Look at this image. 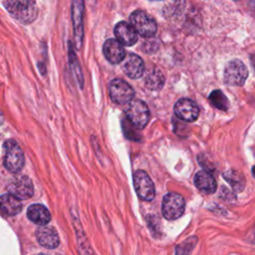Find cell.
<instances>
[{
    "label": "cell",
    "instance_id": "9",
    "mask_svg": "<svg viewBox=\"0 0 255 255\" xmlns=\"http://www.w3.org/2000/svg\"><path fill=\"white\" fill-rule=\"evenodd\" d=\"M9 194L18 199H28L34 193V186L32 180L28 176H18L13 178L7 186Z\"/></svg>",
    "mask_w": 255,
    "mask_h": 255
},
{
    "label": "cell",
    "instance_id": "19",
    "mask_svg": "<svg viewBox=\"0 0 255 255\" xmlns=\"http://www.w3.org/2000/svg\"><path fill=\"white\" fill-rule=\"evenodd\" d=\"M163 84H164V77L162 73L157 69H153L149 71L144 78V85L149 90H152V91L161 89Z\"/></svg>",
    "mask_w": 255,
    "mask_h": 255
},
{
    "label": "cell",
    "instance_id": "25",
    "mask_svg": "<svg viewBox=\"0 0 255 255\" xmlns=\"http://www.w3.org/2000/svg\"><path fill=\"white\" fill-rule=\"evenodd\" d=\"M251 61H252L253 66H254V68H255V55H253V56L251 57Z\"/></svg>",
    "mask_w": 255,
    "mask_h": 255
},
{
    "label": "cell",
    "instance_id": "3",
    "mask_svg": "<svg viewBox=\"0 0 255 255\" xmlns=\"http://www.w3.org/2000/svg\"><path fill=\"white\" fill-rule=\"evenodd\" d=\"M126 120L135 128H143L150 118L147 105L141 100H132L125 111Z\"/></svg>",
    "mask_w": 255,
    "mask_h": 255
},
{
    "label": "cell",
    "instance_id": "14",
    "mask_svg": "<svg viewBox=\"0 0 255 255\" xmlns=\"http://www.w3.org/2000/svg\"><path fill=\"white\" fill-rule=\"evenodd\" d=\"M115 35L117 40L125 46H131L136 43L137 41V34L134 31V29L131 27L130 24L122 21L119 22L115 29H114Z\"/></svg>",
    "mask_w": 255,
    "mask_h": 255
},
{
    "label": "cell",
    "instance_id": "17",
    "mask_svg": "<svg viewBox=\"0 0 255 255\" xmlns=\"http://www.w3.org/2000/svg\"><path fill=\"white\" fill-rule=\"evenodd\" d=\"M27 217L33 223L40 226H45L51 220L50 211L42 204L30 205L27 209Z\"/></svg>",
    "mask_w": 255,
    "mask_h": 255
},
{
    "label": "cell",
    "instance_id": "20",
    "mask_svg": "<svg viewBox=\"0 0 255 255\" xmlns=\"http://www.w3.org/2000/svg\"><path fill=\"white\" fill-rule=\"evenodd\" d=\"M223 177L226 181L230 183V185L233 187L234 190L241 191L244 188L245 179L240 172L233 169H229L223 173Z\"/></svg>",
    "mask_w": 255,
    "mask_h": 255
},
{
    "label": "cell",
    "instance_id": "7",
    "mask_svg": "<svg viewBox=\"0 0 255 255\" xmlns=\"http://www.w3.org/2000/svg\"><path fill=\"white\" fill-rule=\"evenodd\" d=\"M109 93L111 100L118 105H127L134 97V90L128 83L121 79H115L110 83Z\"/></svg>",
    "mask_w": 255,
    "mask_h": 255
},
{
    "label": "cell",
    "instance_id": "5",
    "mask_svg": "<svg viewBox=\"0 0 255 255\" xmlns=\"http://www.w3.org/2000/svg\"><path fill=\"white\" fill-rule=\"evenodd\" d=\"M185 209V201L183 197L175 192H169L164 195L161 204L162 215L167 220H175L179 218Z\"/></svg>",
    "mask_w": 255,
    "mask_h": 255
},
{
    "label": "cell",
    "instance_id": "4",
    "mask_svg": "<svg viewBox=\"0 0 255 255\" xmlns=\"http://www.w3.org/2000/svg\"><path fill=\"white\" fill-rule=\"evenodd\" d=\"M130 25L136 32L142 37L148 38L156 33L157 26L155 20L142 10H134L130 16Z\"/></svg>",
    "mask_w": 255,
    "mask_h": 255
},
{
    "label": "cell",
    "instance_id": "8",
    "mask_svg": "<svg viewBox=\"0 0 255 255\" xmlns=\"http://www.w3.org/2000/svg\"><path fill=\"white\" fill-rule=\"evenodd\" d=\"M248 77L245 64L238 60H231L224 70V82L230 86H242Z\"/></svg>",
    "mask_w": 255,
    "mask_h": 255
},
{
    "label": "cell",
    "instance_id": "11",
    "mask_svg": "<svg viewBox=\"0 0 255 255\" xmlns=\"http://www.w3.org/2000/svg\"><path fill=\"white\" fill-rule=\"evenodd\" d=\"M123 70L130 79H138L143 75L144 63L139 56L133 53H128L124 59Z\"/></svg>",
    "mask_w": 255,
    "mask_h": 255
},
{
    "label": "cell",
    "instance_id": "12",
    "mask_svg": "<svg viewBox=\"0 0 255 255\" xmlns=\"http://www.w3.org/2000/svg\"><path fill=\"white\" fill-rule=\"evenodd\" d=\"M103 52L106 59L112 64H119L123 62L126 57L124 46L116 39H108L104 43Z\"/></svg>",
    "mask_w": 255,
    "mask_h": 255
},
{
    "label": "cell",
    "instance_id": "16",
    "mask_svg": "<svg viewBox=\"0 0 255 255\" xmlns=\"http://www.w3.org/2000/svg\"><path fill=\"white\" fill-rule=\"evenodd\" d=\"M194 184L200 191L207 194L215 192L217 188L214 176L206 170H200L195 174Z\"/></svg>",
    "mask_w": 255,
    "mask_h": 255
},
{
    "label": "cell",
    "instance_id": "13",
    "mask_svg": "<svg viewBox=\"0 0 255 255\" xmlns=\"http://www.w3.org/2000/svg\"><path fill=\"white\" fill-rule=\"evenodd\" d=\"M83 15H84V2L73 1L72 2V21L74 25V32L77 46H82L84 29H83Z\"/></svg>",
    "mask_w": 255,
    "mask_h": 255
},
{
    "label": "cell",
    "instance_id": "10",
    "mask_svg": "<svg viewBox=\"0 0 255 255\" xmlns=\"http://www.w3.org/2000/svg\"><path fill=\"white\" fill-rule=\"evenodd\" d=\"M174 114L178 119L187 123H192L197 120L199 109L193 101L183 98L175 103Z\"/></svg>",
    "mask_w": 255,
    "mask_h": 255
},
{
    "label": "cell",
    "instance_id": "21",
    "mask_svg": "<svg viewBox=\"0 0 255 255\" xmlns=\"http://www.w3.org/2000/svg\"><path fill=\"white\" fill-rule=\"evenodd\" d=\"M212 106L217 108L218 110L226 112L228 110V99L220 90H214L210 93L208 97Z\"/></svg>",
    "mask_w": 255,
    "mask_h": 255
},
{
    "label": "cell",
    "instance_id": "2",
    "mask_svg": "<svg viewBox=\"0 0 255 255\" xmlns=\"http://www.w3.org/2000/svg\"><path fill=\"white\" fill-rule=\"evenodd\" d=\"M3 163L6 169L12 173L19 172L22 169L25 162L24 152L19 143L15 139L9 138L5 140L3 144Z\"/></svg>",
    "mask_w": 255,
    "mask_h": 255
},
{
    "label": "cell",
    "instance_id": "22",
    "mask_svg": "<svg viewBox=\"0 0 255 255\" xmlns=\"http://www.w3.org/2000/svg\"><path fill=\"white\" fill-rule=\"evenodd\" d=\"M197 243V237L191 236L181 243H179L175 248L174 255H189L193 248L196 246Z\"/></svg>",
    "mask_w": 255,
    "mask_h": 255
},
{
    "label": "cell",
    "instance_id": "23",
    "mask_svg": "<svg viewBox=\"0 0 255 255\" xmlns=\"http://www.w3.org/2000/svg\"><path fill=\"white\" fill-rule=\"evenodd\" d=\"M69 60H70V65H71L72 72L74 73V76L77 78L79 84L82 87L83 86V75H82V72H81V67L79 65L76 54H75L74 50L71 47L69 48Z\"/></svg>",
    "mask_w": 255,
    "mask_h": 255
},
{
    "label": "cell",
    "instance_id": "18",
    "mask_svg": "<svg viewBox=\"0 0 255 255\" xmlns=\"http://www.w3.org/2000/svg\"><path fill=\"white\" fill-rule=\"evenodd\" d=\"M22 210V203L20 199L6 193L0 196V211L7 216H14Z\"/></svg>",
    "mask_w": 255,
    "mask_h": 255
},
{
    "label": "cell",
    "instance_id": "15",
    "mask_svg": "<svg viewBox=\"0 0 255 255\" xmlns=\"http://www.w3.org/2000/svg\"><path fill=\"white\" fill-rule=\"evenodd\" d=\"M36 238L38 242L45 248L54 249L59 245V236L57 231L50 226H42L36 230Z\"/></svg>",
    "mask_w": 255,
    "mask_h": 255
},
{
    "label": "cell",
    "instance_id": "6",
    "mask_svg": "<svg viewBox=\"0 0 255 255\" xmlns=\"http://www.w3.org/2000/svg\"><path fill=\"white\" fill-rule=\"evenodd\" d=\"M132 179L134 190L140 199L144 201H150L154 198L155 189L153 182L144 170H135L133 172Z\"/></svg>",
    "mask_w": 255,
    "mask_h": 255
},
{
    "label": "cell",
    "instance_id": "1",
    "mask_svg": "<svg viewBox=\"0 0 255 255\" xmlns=\"http://www.w3.org/2000/svg\"><path fill=\"white\" fill-rule=\"evenodd\" d=\"M6 10L23 24L33 22L38 15V8L34 1L8 0L2 2Z\"/></svg>",
    "mask_w": 255,
    "mask_h": 255
},
{
    "label": "cell",
    "instance_id": "24",
    "mask_svg": "<svg viewBox=\"0 0 255 255\" xmlns=\"http://www.w3.org/2000/svg\"><path fill=\"white\" fill-rule=\"evenodd\" d=\"M3 122H4V118H3V114H2V112L0 111V126L3 124Z\"/></svg>",
    "mask_w": 255,
    "mask_h": 255
},
{
    "label": "cell",
    "instance_id": "26",
    "mask_svg": "<svg viewBox=\"0 0 255 255\" xmlns=\"http://www.w3.org/2000/svg\"><path fill=\"white\" fill-rule=\"evenodd\" d=\"M252 173H253V175H254V177H255V165L252 167Z\"/></svg>",
    "mask_w": 255,
    "mask_h": 255
}]
</instances>
